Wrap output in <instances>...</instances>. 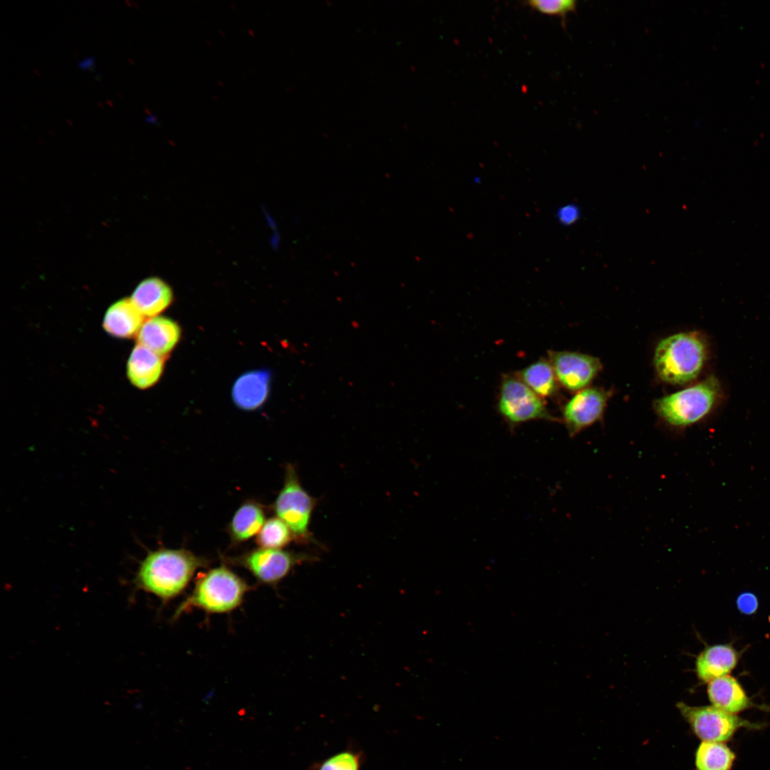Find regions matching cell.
<instances>
[{
  "label": "cell",
  "mask_w": 770,
  "mask_h": 770,
  "mask_svg": "<svg viewBox=\"0 0 770 770\" xmlns=\"http://www.w3.org/2000/svg\"><path fill=\"white\" fill-rule=\"evenodd\" d=\"M265 521L262 504L253 500L245 501L235 511L227 527L232 544L244 543L257 535Z\"/></svg>",
  "instance_id": "ac0fdd59"
},
{
  "label": "cell",
  "mask_w": 770,
  "mask_h": 770,
  "mask_svg": "<svg viewBox=\"0 0 770 770\" xmlns=\"http://www.w3.org/2000/svg\"><path fill=\"white\" fill-rule=\"evenodd\" d=\"M250 590L246 581L226 566L212 568L197 577L192 592L176 608L173 620L194 609L208 614L230 612L242 603Z\"/></svg>",
  "instance_id": "7a4b0ae2"
},
{
  "label": "cell",
  "mask_w": 770,
  "mask_h": 770,
  "mask_svg": "<svg viewBox=\"0 0 770 770\" xmlns=\"http://www.w3.org/2000/svg\"><path fill=\"white\" fill-rule=\"evenodd\" d=\"M270 375L267 371H252L235 382L232 395L235 404L245 410L258 408L267 399Z\"/></svg>",
  "instance_id": "e0dca14e"
},
{
  "label": "cell",
  "mask_w": 770,
  "mask_h": 770,
  "mask_svg": "<svg viewBox=\"0 0 770 770\" xmlns=\"http://www.w3.org/2000/svg\"><path fill=\"white\" fill-rule=\"evenodd\" d=\"M735 755L723 742L702 741L695 757L696 770H730Z\"/></svg>",
  "instance_id": "ffe728a7"
},
{
  "label": "cell",
  "mask_w": 770,
  "mask_h": 770,
  "mask_svg": "<svg viewBox=\"0 0 770 770\" xmlns=\"http://www.w3.org/2000/svg\"><path fill=\"white\" fill-rule=\"evenodd\" d=\"M359 758L350 751H343L327 759L319 770H359Z\"/></svg>",
  "instance_id": "603a6c76"
},
{
  "label": "cell",
  "mask_w": 770,
  "mask_h": 770,
  "mask_svg": "<svg viewBox=\"0 0 770 770\" xmlns=\"http://www.w3.org/2000/svg\"><path fill=\"white\" fill-rule=\"evenodd\" d=\"M143 323L144 316L130 298H122L106 310L103 327L113 337L127 339L137 335Z\"/></svg>",
  "instance_id": "7c38bea8"
},
{
  "label": "cell",
  "mask_w": 770,
  "mask_h": 770,
  "mask_svg": "<svg viewBox=\"0 0 770 770\" xmlns=\"http://www.w3.org/2000/svg\"><path fill=\"white\" fill-rule=\"evenodd\" d=\"M525 4L539 13L562 18L575 11L577 8V1L574 0H533Z\"/></svg>",
  "instance_id": "7402d4cb"
},
{
  "label": "cell",
  "mask_w": 770,
  "mask_h": 770,
  "mask_svg": "<svg viewBox=\"0 0 770 770\" xmlns=\"http://www.w3.org/2000/svg\"><path fill=\"white\" fill-rule=\"evenodd\" d=\"M722 394L718 379L710 376L654 402L658 416L667 424L684 428L696 423L713 410Z\"/></svg>",
  "instance_id": "277c9868"
},
{
  "label": "cell",
  "mask_w": 770,
  "mask_h": 770,
  "mask_svg": "<svg viewBox=\"0 0 770 770\" xmlns=\"http://www.w3.org/2000/svg\"><path fill=\"white\" fill-rule=\"evenodd\" d=\"M293 540L289 528L277 516L267 520L256 536L259 548L270 549H282Z\"/></svg>",
  "instance_id": "44dd1931"
},
{
  "label": "cell",
  "mask_w": 770,
  "mask_h": 770,
  "mask_svg": "<svg viewBox=\"0 0 770 770\" xmlns=\"http://www.w3.org/2000/svg\"><path fill=\"white\" fill-rule=\"evenodd\" d=\"M180 334V328L174 321L156 316L144 322L137 337L139 344L163 356L174 348Z\"/></svg>",
  "instance_id": "4fadbf2b"
},
{
  "label": "cell",
  "mask_w": 770,
  "mask_h": 770,
  "mask_svg": "<svg viewBox=\"0 0 770 770\" xmlns=\"http://www.w3.org/2000/svg\"><path fill=\"white\" fill-rule=\"evenodd\" d=\"M707 357L705 339L697 332H679L662 339L656 346L654 365L664 382L682 385L696 379Z\"/></svg>",
  "instance_id": "3957f363"
},
{
  "label": "cell",
  "mask_w": 770,
  "mask_h": 770,
  "mask_svg": "<svg viewBox=\"0 0 770 770\" xmlns=\"http://www.w3.org/2000/svg\"><path fill=\"white\" fill-rule=\"evenodd\" d=\"M173 299L171 287L158 277H149L140 281L130 297L138 311L150 318L163 312L170 306Z\"/></svg>",
  "instance_id": "8fae6325"
},
{
  "label": "cell",
  "mask_w": 770,
  "mask_h": 770,
  "mask_svg": "<svg viewBox=\"0 0 770 770\" xmlns=\"http://www.w3.org/2000/svg\"><path fill=\"white\" fill-rule=\"evenodd\" d=\"M550 362L558 381L568 390L585 389L602 369L600 359L574 351H551Z\"/></svg>",
  "instance_id": "9c48e42d"
},
{
  "label": "cell",
  "mask_w": 770,
  "mask_h": 770,
  "mask_svg": "<svg viewBox=\"0 0 770 770\" xmlns=\"http://www.w3.org/2000/svg\"><path fill=\"white\" fill-rule=\"evenodd\" d=\"M316 503V499L302 486L295 466L287 464L284 484L274 502L273 510L289 528L297 543L314 541L309 524Z\"/></svg>",
  "instance_id": "5b68a950"
},
{
  "label": "cell",
  "mask_w": 770,
  "mask_h": 770,
  "mask_svg": "<svg viewBox=\"0 0 770 770\" xmlns=\"http://www.w3.org/2000/svg\"><path fill=\"white\" fill-rule=\"evenodd\" d=\"M498 407L511 427L530 420H558L548 412L540 396L514 376L503 378Z\"/></svg>",
  "instance_id": "ba28073f"
},
{
  "label": "cell",
  "mask_w": 770,
  "mask_h": 770,
  "mask_svg": "<svg viewBox=\"0 0 770 770\" xmlns=\"http://www.w3.org/2000/svg\"><path fill=\"white\" fill-rule=\"evenodd\" d=\"M520 379L539 396H553L558 389V380L550 361L540 359L523 369Z\"/></svg>",
  "instance_id": "d6986e66"
},
{
  "label": "cell",
  "mask_w": 770,
  "mask_h": 770,
  "mask_svg": "<svg viewBox=\"0 0 770 770\" xmlns=\"http://www.w3.org/2000/svg\"><path fill=\"white\" fill-rule=\"evenodd\" d=\"M94 62H95L94 56H88V57H87L86 58H83V60L80 61L78 63V67L81 70H83V71L90 70V71H95Z\"/></svg>",
  "instance_id": "484cf974"
},
{
  "label": "cell",
  "mask_w": 770,
  "mask_h": 770,
  "mask_svg": "<svg viewBox=\"0 0 770 770\" xmlns=\"http://www.w3.org/2000/svg\"><path fill=\"white\" fill-rule=\"evenodd\" d=\"M145 123H154V124H157V125L159 124L158 122L157 115H155V114L154 115H149L148 116H147L145 118Z\"/></svg>",
  "instance_id": "4316f807"
},
{
  "label": "cell",
  "mask_w": 770,
  "mask_h": 770,
  "mask_svg": "<svg viewBox=\"0 0 770 770\" xmlns=\"http://www.w3.org/2000/svg\"><path fill=\"white\" fill-rule=\"evenodd\" d=\"M738 610L744 615H752L758 609L759 602L756 596L751 592H743L736 599Z\"/></svg>",
  "instance_id": "d4e9b609"
},
{
  "label": "cell",
  "mask_w": 770,
  "mask_h": 770,
  "mask_svg": "<svg viewBox=\"0 0 770 770\" xmlns=\"http://www.w3.org/2000/svg\"><path fill=\"white\" fill-rule=\"evenodd\" d=\"M677 707L702 741L724 742L729 740L740 728L760 727V724H752L712 705L693 707L679 702Z\"/></svg>",
  "instance_id": "52a82bcc"
},
{
  "label": "cell",
  "mask_w": 770,
  "mask_h": 770,
  "mask_svg": "<svg viewBox=\"0 0 770 770\" xmlns=\"http://www.w3.org/2000/svg\"><path fill=\"white\" fill-rule=\"evenodd\" d=\"M225 560L244 568L259 582L274 586L288 575L296 565L313 560L314 557L282 549L258 548Z\"/></svg>",
  "instance_id": "8992f818"
},
{
  "label": "cell",
  "mask_w": 770,
  "mask_h": 770,
  "mask_svg": "<svg viewBox=\"0 0 770 770\" xmlns=\"http://www.w3.org/2000/svg\"><path fill=\"white\" fill-rule=\"evenodd\" d=\"M580 213V209L577 205L568 204L558 209L557 218L563 225H570L579 220Z\"/></svg>",
  "instance_id": "cb8c5ba5"
},
{
  "label": "cell",
  "mask_w": 770,
  "mask_h": 770,
  "mask_svg": "<svg viewBox=\"0 0 770 770\" xmlns=\"http://www.w3.org/2000/svg\"><path fill=\"white\" fill-rule=\"evenodd\" d=\"M707 694L712 706L734 714L752 706L740 683L729 674L709 682Z\"/></svg>",
  "instance_id": "2e32d148"
},
{
  "label": "cell",
  "mask_w": 770,
  "mask_h": 770,
  "mask_svg": "<svg viewBox=\"0 0 770 770\" xmlns=\"http://www.w3.org/2000/svg\"><path fill=\"white\" fill-rule=\"evenodd\" d=\"M739 656L730 645H715L705 648L696 659L698 678L704 682L729 674L736 667Z\"/></svg>",
  "instance_id": "9a60e30c"
},
{
  "label": "cell",
  "mask_w": 770,
  "mask_h": 770,
  "mask_svg": "<svg viewBox=\"0 0 770 770\" xmlns=\"http://www.w3.org/2000/svg\"><path fill=\"white\" fill-rule=\"evenodd\" d=\"M610 394L600 388L578 391L565 405L563 416L570 436L592 425L602 417Z\"/></svg>",
  "instance_id": "30bf717a"
},
{
  "label": "cell",
  "mask_w": 770,
  "mask_h": 770,
  "mask_svg": "<svg viewBox=\"0 0 770 770\" xmlns=\"http://www.w3.org/2000/svg\"><path fill=\"white\" fill-rule=\"evenodd\" d=\"M163 369V356L138 344L127 362V376L131 384L141 389L153 386Z\"/></svg>",
  "instance_id": "5bb4252c"
},
{
  "label": "cell",
  "mask_w": 770,
  "mask_h": 770,
  "mask_svg": "<svg viewBox=\"0 0 770 770\" xmlns=\"http://www.w3.org/2000/svg\"><path fill=\"white\" fill-rule=\"evenodd\" d=\"M207 564L206 559L185 549L159 548L148 553L133 582L137 589L167 602L181 594L195 573Z\"/></svg>",
  "instance_id": "6da1fadb"
}]
</instances>
